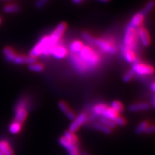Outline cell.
<instances>
[{
  "label": "cell",
  "instance_id": "cell-1",
  "mask_svg": "<svg viewBox=\"0 0 155 155\" xmlns=\"http://www.w3.org/2000/svg\"><path fill=\"white\" fill-rule=\"evenodd\" d=\"M78 55L89 69L96 67L100 61L99 54L89 46H84Z\"/></svg>",
  "mask_w": 155,
  "mask_h": 155
},
{
  "label": "cell",
  "instance_id": "cell-2",
  "mask_svg": "<svg viewBox=\"0 0 155 155\" xmlns=\"http://www.w3.org/2000/svg\"><path fill=\"white\" fill-rule=\"evenodd\" d=\"M138 37L137 28L128 26L125 31L123 47L134 51L138 47Z\"/></svg>",
  "mask_w": 155,
  "mask_h": 155
},
{
  "label": "cell",
  "instance_id": "cell-3",
  "mask_svg": "<svg viewBox=\"0 0 155 155\" xmlns=\"http://www.w3.org/2000/svg\"><path fill=\"white\" fill-rule=\"evenodd\" d=\"M67 29V24L65 23H60L58 24L54 31L48 36V43L51 48L54 47L57 43H59L61 36Z\"/></svg>",
  "mask_w": 155,
  "mask_h": 155
},
{
  "label": "cell",
  "instance_id": "cell-4",
  "mask_svg": "<svg viewBox=\"0 0 155 155\" xmlns=\"http://www.w3.org/2000/svg\"><path fill=\"white\" fill-rule=\"evenodd\" d=\"M94 45L98 47L101 51L107 54H114L117 51V48L114 43L105 39H96Z\"/></svg>",
  "mask_w": 155,
  "mask_h": 155
},
{
  "label": "cell",
  "instance_id": "cell-5",
  "mask_svg": "<svg viewBox=\"0 0 155 155\" xmlns=\"http://www.w3.org/2000/svg\"><path fill=\"white\" fill-rule=\"evenodd\" d=\"M132 70L134 72L135 74L138 75H150L154 72V68L145 64H143L138 61V60L133 63Z\"/></svg>",
  "mask_w": 155,
  "mask_h": 155
},
{
  "label": "cell",
  "instance_id": "cell-6",
  "mask_svg": "<svg viewBox=\"0 0 155 155\" xmlns=\"http://www.w3.org/2000/svg\"><path fill=\"white\" fill-rule=\"evenodd\" d=\"M59 143L61 146L67 150L69 155H80L77 145L72 143L64 137H61L59 139Z\"/></svg>",
  "mask_w": 155,
  "mask_h": 155
},
{
  "label": "cell",
  "instance_id": "cell-7",
  "mask_svg": "<svg viewBox=\"0 0 155 155\" xmlns=\"http://www.w3.org/2000/svg\"><path fill=\"white\" fill-rule=\"evenodd\" d=\"M87 120V116L85 113H81L78 116L76 117V118L73 120V122L70 125L69 130L71 133H74L76 132L81 126L83 125Z\"/></svg>",
  "mask_w": 155,
  "mask_h": 155
},
{
  "label": "cell",
  "instance_id": "cell-8",
  "mask_svg": "<svg viewBox=\"0 0 155 155\" xmlns=\"http://www.w3.org/2000/svg\"><path fill=\"white\" fill-rule=\"evenodd\" d=\"M71 61L76 69L80 72H85L89 70V67L82 61L78 54H72L71 57Z\"/></svg>",
  "mask_w": 155,
  "mask_h": 155
},
{
  "label": "cell",
  "instance_id": "cell-9",
  "mask_svg": "<svg viewBox=\"0 0 155 155\" xmlns=\"http://www.w3.org/2000/svg\"><path fill=\"white\" fill-rule=\"evenodd\" d=\"M67 48L61 45L57 44L52 48L51 51V55H52L56 59H62L67 55Z\"/></svg>",
  "mask_w": 155,
  "mask_h": 155
},
{
  "label": "cell",
  "instance_id": "cell-10",
  "mask_svg": "<svg viewBox=\"0 0 155 155\" xmlns=\"http://www.w3.org/2000/svg\"><path fill=\"white\" fill-rule=\"evenodd\" d=\"M138 40L143 46H148L151 42V38L146 29L140 27L137 28Z\"/></svg>",
  "mask_w": 155,
  "mask_h": 155
},
{
  "label": "cell",
  "instance_id": "cell-11",
  "mask_svg": "<svg viewBox=\"0 0 155 155\" xmlns=\"http://www.w3.org/2000/svg\"><path fill=\"white\" fill-rule=\"evenodd\" d=\"M36 62V58L31 56H26L24 55H16L13 61V64L16 65L28 64L31 65Z\"/></svg>",
  "mask_w": 155,
  "mask_h": 155
},
{
  "label": "cell",
  "instance_id": "cell-12",
  "mask_svg": "<svg viewBox=\"0 0 155 155\" xmlns=\"http://www.w3.org/2000/svg\"><path fill=\"white\" fill-rule=\"evenodd\" d=\"M144 20V15L142 12H139L134 14L133 17L130 20L129 27H133L134 28H138L141 27L142 24L143 23Z\"/></svg>",
  "mask_w": 155,
  "mask_h": 155
},
{
  "label": "cell",
  "instance_id": "cell-13",
  "mask_svg": "<svg viewBox=\"0 0 155 155\" xmlns=\"http://www.w3.org/2000/svg\"><path fill=\"white\" fill-rule=\"evenodd\" d=\"M122 54L125 58V61L129 63V64H132L134 63L137 60V55H136L134 51L129 49V48H125L124 47H122Z\"/></svg>",
  "mask_w": 155,
  "mask_h": 155
},
{
  "label": "cell",
  "instance_id": "cell-14",
  "mask_svg": "<svg viewBox=\"0 0 155 155\" xmlns=\"http://www.w3.org/2000/svg\"><path fill=\"white\" fill-rule=\"evenodd\" d=\"M15 111V116H14V120L15 122L23 124L27 116V110L25 109H19Z\"/></svg>",
  "mask_w": 155,
  "mask_h": 155
},
{
  "label": "cell",
  "instance_id": "cell-15",
  "mask_svg": "<svg viewBox=\"0 0 155 155\" xmlns=\"http://www.w3.org/2000/svg\"><path fill=\"white\" fill-rule=\"evenodd\" d=\"M149 107L150 105L148 103L142 102L130 105L129 107V110L130 111H131V112H138V111L148 110Z\"/></svg>",
  "mask_w": 155,
  "mask_h": 155
},
{
  "label": "cell",
  "instance_id": "cell-16",
  "mask_svg": "<svg viewBox=\"0 0 155 155\" xmlns=\"http://www.w3.org/2000/svg\"><path fill=\"white\" fill-rule=\"evenodd\" d=\"M3 54L4 55L5 60L10 63L13 62L14 58H16L17 55L15 52H14V50L12 49L11 47L4 48V49L3 50Z\"/></svg>",
  "mask_w": 155,
  "mask_h": 155
},
{
  "label": "cell",
  "instance_id": "cell-17",
  "mask_svg": "<svg viewBox=\"0 0 155 155\" xmlns=\"http://www.w3.org/2000/svg\"><path fill=\"white\" fill-rule=\"evenodd\" d=\"M0 151L5 155H14L13 151L6 140H1L0 141Z\"/></svg>",
  "mask_w": 155,
  "mask_h": 155
},
{
  "label": "cell",
  "instance_id": "cell-18",
  "mask_svg": "<svg viewBox=\"0 0 155 155\" xmlns=\"http://www.w3.org/2000/svg\"><path fill=\"white\" fill-rule=\"evenodd\" d=\"M84 43L79 40L72 41L70 45V49L72 54H78L84 47Z\"/></svg>",
  "mask_w": 155,
  "mask_h": 155
},
{
  "label": "cell",
  "instance_id": "cell-19",
  "mask_svg": "<svg viewBox=\"0 0 155 155\" xmlns=\"http://www.w3.org/2000/svg\"><path fill=\"white\" fill-rule=\"evenodd\" d=\"M28 103L29 101L26 97H22L19 98L14 107V110L19 109H25L28 110Z\"/></svg>",
  "mask_w": 155,
  "mask_h": 155
},
{
  "label": "cell",
  "instance_id": "cell-20",
  "mask_svg": "<svg viewBox=\"0 0 155 155\" xmlns=\"http://www.w3.org/2000/svg\"><path fill=\"white\" fill-rule=\"evenodd\" d=\"M109 107L107 105L105 104H98L94 106L93 113L98 116H103L106 109Z\"/></svg>",
  "mask_w": 155,
  "mask_h": 155
},
{
  "label": "cell",
  "instance_id": "cell-21",
  "mask_svg": "<svg viewBox=\"0 0 155 155\" xmlns=\"http://www.w3.org/2000/svg\"><path fill=\"white\" fill-rule=\"evenodd\" d=\"M118 115L119 114L116 112V111H115L113 108H111L110 107H109L104 112L102 116H104V118L113 120L116 116Z\"/></svg>",
  "mask_w": 155,
  "mask_h": 155
},
{
  "label": "cell",
  "instance_id": "cell-22",
  "mask_svg": "<svg viewBox=\"0 0 155 155\" xmlns=\"http://www.w3.org/2000/svg\"><path fill=\"white\" fill-rule=\"evenodd\" d=\"M22 127V124L14 121L9 126V131L12 134H18L20 132Z\"/></svg>",
  "mask_w": 155,
  "mask_h": 155
},
{
  "label": "cell",
  "instance_id": "cell-23",
  "mask_svg": "<svg viewBox=\"0 0 155 155\" xmlns=\"http://www.w3.org/2000/svg\"><path fill=\"white\" fill-rule=\"evenodd\" d=\"M28 69L30 71L35 72H40L43 71L44 69V66L43 64H40V63H34L32 64L29 65Z\"/></svg>",
  "mask_w": 155,
  "mask_h": 155
},
{
  "label": "cell",
  "instance_id": "cell-24",
  "mask_svg": "<svg viewBox=\"0 0 155 155\" xmlns=\"http://www.w3.org/2000/svg\"><path fill=\"white\" fill-rule=\"evenodd\" d=\"M64 137L69 140V141L75 145H77L78 142V138L76 137V136L73 133L70 132L69 130L65 132Z\"/></svg>",
  "mask_w": 155,
  "mask_h": 155
},
{
  "label": "cell",
  "instance_id": "cell-25",
  "mask_svg": "<svg viewBox=\"0 0 155 155\" xmlns=\"http://www.w3.org/2000/svg\"><path fill=\"white\" fill-rule=\"evenodd\" d=\"M19 7L17 5H7L4 7V11L6 13H16L19 11Z\"/></svg>",
  "mask_w": 155,
  "mask_h": 155
},
{
  "label": "cell",
  "instance_id": "cell-26",
  "mask_svg": "<svg viewBox=\"0 0 155 155\" xmlns=\"http://www.w3.org/2000/svg\"><path fill=\"white\" fill-rule=\"evenodd\" d=\"M94 127L96 130H99V131H101V132H102L105 134H110V133H111V132H112V129H110V128L106 127V126L104 125L103 124H101L100 123L95 124L94 125Z\"/></svg>",
  "mask_w": 155,
  "mask_h": 155
},
{
  "label": "cell",
  "instance_id": "cell-27",
  "mask_svg": "<svg viewBox=\"0 0 155 155\" xmlns=\"http://www.w3.org/2000/svg\"><path fill=\"white\" fill-rule=\"evenodd\" d=\"M100 124H103L104 125L110 128V129L115 128L116 126L113 120L108 119V118H102L100 119Z\"/></svg>",
  "mask_w": 155,
  "mask_h": 155
},
{
  "label": "cell",
  "instance_id": "cell-28",
  "mask_svg": "<svg viewBox=\"0 0 155 155\" xmlns=\"http://www.w3.org/2000/svg\"><path fill=\"white\" fill-rule=\"evenodd\" d=\"M110 107L113 108L118 114L121 112H122L123 110H124V106H123L122 104L118 100L113 101V102L111 103Z\"/></svg>",
  "mask_w": 155,
  "mask_h": 155
},
{
  "label": "cell",
  "instance_id": "cell-29",
  "mask_svg": "<svg viewBox=\"0 0 155 155\" xmlns=\"http://www.w3.org/2000/svg\"><path fill=\"white\" fill-rule=\"evenodd\" d=\"M155 7V2L154 1H150L148 2L146 5L145 6V7L143 8L142 13L143 14V15H146L149 12H151L152 10Z\"/></svg>",
  "mask_w": 155,
  "mask_h": 155
},
{
  "label": "cell",
  "instance_id": "cell-30",
  "mask_svg": "<svg viewBox=\"0 0 155 155\" xmlns=\"http://www.w3.org/2000/svg\"><path fill=\"white\" fill-rule=\"evenodd\" d=\"M82 38H83V39L85 41L88 42L90 44L94 45L96 39L92 36L89 33L86 32H83V34H82Z\"/></svg>",
  "mask_w": 155,
  "mask_h": 155
},
{
  "label": "cell",
  "instance_id": "cell-31",
  "mask_svg": "<svg viewBox=\"0 0 155 155\" xmlns=\"http://www.w3.org/2000/svg\"><path fill=\"white\" fill-rule=\"evenodd\" d=\"M148 124H149L147 122H143L142 123H140L137 127V129H136V132L138 134H141L145 132V130L147 129V127L149 126Z\"/></svg>",
  "mask_w": 155,
  "mask_h": 155
},
{
  "label": "cell",
  "instance_id": "cell-32",
  "mask_svg": "<svg viewBox=\"0 0 155 155\" xmlns=\"http://www.w3.org/2000/svg\"><path fill=\"white\" fill-rule=\"evenodd\" d=\"M135 73L133 70H130L127 72H126L125 75L123 76V80L125 82H129L134 77Z\"/></svg>",
  "mask_w": 155,
  "mask_h": 155
},
{
  "label": "cell",
  "instance_id": "cell-33",
  "mask_svg": "<svg viewBox=\"0 0 155 155\" xmlns=\"http://www.w3.org/2000/svg\"><path fill=\"white\" fill-rule=\"evenodd\" d=\"M58 107H59V109L65 114L67 112L68 110H70L69 106H68L67 104L64 101H59V103H58Z\"/></svg>",
  "mask_w": 155,
  "mask_h": 155
},
{
  "label": "cell",
  "instance_id": "cell-34",
  "mask_svg": "<svg viewBox=\"0 0 155 155\" xmlns=\"http://www.w3.org/2000/svg\"><path fill=\"white\" fill-rule=\"evenodd\" d=\"M113 121L116 125H118L120 126H123L126 123L125 119L122 117H121L119 115L116 116V117L113 120Z\"/></svg>",
  "mask_w": 155,
  "mask_h": 155
},
{
  "label": "cell",
  "instance_id": "cell-35",
  "mask_svg": "<svg viewBox=\"0 0 155 155\" xmlns=\"http://www.w3.org/2000/svg\"><path fill=\"white\" fill-rule=\"evenodd\" d=\"M48 1V0H37L35 3V6L38 8H41L45 5Z\"/></svg>",
  "mask_w": 155,
  "mask_h": 155
},
{
  "label": "cell",
  "instance_id": "cell-36",
  "mask_svg": "<svg viewBox=\"0 0 155 155\" xmlns=\"http://www.w3.org/2000/svg\"><path fill=\"white\" fill-rule=\"evenodd\" d=\"M65 115H66L67 117L69 118V120H74L76 118V117L74 113L72 112V111L71 110H68L67 112L65 113Z\"/></svg>",
  "mask_w": 155,
  "mask_h": 155
},
{
  "label": "cell",
  "instance_id": "cell-37",
  "mask_svg": "<svg viewBox=\"0 0 155 155\" xmlns=\"http://www.w3.org/2000/svg\"><path fill=\"white\" fill-rule=\"evenodd\" d=\"M147 134H152L155 133V125H150L148 126L147 129L145 130V132Z\"/></svg>",
  "mask_w": 155,
  "mask_h": 155
},
{
  "label": "cell",
  "instance_id": "cell-38",
  "mask_svg": "<svg viewBox=\"0 0 155 155\" xmlns=\"http://www.w3.org/2000/svg\"><path fill=\"white\" fill-rule=\"evenodd\" d=\"M152 105L154 108H155V95L153 97L152 99Z\"/></svg>",
  "mask_w": 155,
  "mask_h": 155
},
{
  "label": "cell",
  "instance_id": "cell-39",
  "mask_svg": "<svg viewBox=\"0 0 155 155\" xmlns=\"http://www.w3.org/2000/svg\"><path fill=\"white\" fill-rule=\"evenodd\" d=\"M151 89L155 93V81L151 85Z\"/></svg>",
  "mask_w": 155,
  "mask_h": 155
},
{
  "label": "cell",
  "instance_id": "cell-40",
  "mask_svg": "<svg viewBox=\"0 0 155 155\" xmlns=\"http://www.w3.org/2000/svg\"><path fill=\"white\" fill-rule=\"evenodd\" d=\"M72 1H73V2L75 3H79L81 2H82V0H72Z\"/></svg>",
  "mask_w": 155,
  "mask_h": 155
},
{
  "label": "cell",
  "instance_id": "cell-41",
  "mask_svg": "<svg viewBox=\"0 0 155 155\" xmlns=\"http://www.w3.org/2000/svg\"><path fill=\"white\" fill-rule=\"evenodd\" d=\"M99 1H100V2H104V3H105V2H109V0H99Z\"/></svg>",
  "mask_w": 155,
  "mask_h": 155
},
{
  "label": "cell",
  "instance_id": "cell-42",
  "mask_svg": "<svg viewBox=\"0 0 155 155\" xmlns=\"http://www.w3.org/2000/svg\"><path fill=\"white\" fill-rule=\"evenodd\" d=\"M80 155H88V154L86 153H82V154H80Z\"/></svg>",
  "mask_w": 155,
  "mask_h": 155
},
{
  "label": "cell",
  "instance_id": "cell-43",
  "mask_svg": "<svg viewBox=\"0 0 155 155\" xmlns=\"http://www.w3.org/2000/svg\"><path fill=\"white\" fill-rule=\"evenodd\" d=\"M0 155H5V154L3 153H2L1 151H0Z\"/></svg>",
  "mask_w": 155,
  "mask_h": 155
},
{
  "label": "cell",
  "instance_id": "cell-44",
  "mask_svg": "<svg viewBox=\"0 0 155 155\" xmlns=\"http://www.w3.org/2000/svg\"><path fill=\"white\" fill-rule=\"evenodd\" d=\"M0 24H1V18H0Z\"/></svg>",
  "mask_w": 155,
  "mask_h": 155
},
{
  "label": "cell",
  "instance_id": "cell-45",
  "mask_svg": "<svg viewBox=\"0 0 155 155\" xmlns=\"http://www.w3.org/2000/svg\"><path fill=\"white\" fill-rule=\"evenodd\" d=\"M5 1H8V0H5Z\"/></svg>",
  "mask_w": 155,
  "mask_h": 155
},
{
  "label": "cell",
  "instance_id": "cell-46",
  "mask_svg": "<svg viewBox=\"0 0 155 155\" xmlns=\"http://www.w3.org/2000/svg\"><path fill=\"white\" fill-rule=\"evenodd\" d=\"M0 1H1V0H0Z\"/></svg>",
  "mask_w": 155,
  "mask_h": 155
}]
</instances>
